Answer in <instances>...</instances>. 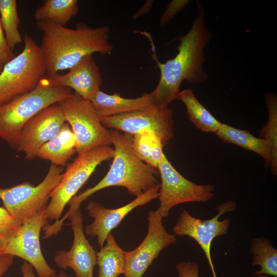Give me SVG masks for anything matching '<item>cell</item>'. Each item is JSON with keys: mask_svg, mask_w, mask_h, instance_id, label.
<instances>
[{"mask_svg": "<svg viewBox=\"0 0 277 277\" xmlns=\"http://www.w3.org/2000/svg\"><path fill=\"white\" fill-rule=\"evenodd\" d=\"M196 4L198 16L193 21L190 30L175 39L180 41L177 54L165 63L158 60L150 34L143 32L151 43V56L156 63L155 67L160 71L159 83L151 92L153 103L157 107H168L171 102L177 99L183 81L197 84L207 80V74L203 68L205 61L204 49L212 35L205 26V10L199 2Z\"/></svg>", "mask_w": 277, "mask_h": 277, "instance_id": "cell-1", "label": "cell"}, {"mask_svg": "<svg viewBox=\"0 0 277 277\" xmlns=\"http://www.w3.org/2000/svg\"><path fill=\"white\" fill-rule=\"evenodd\" d=\"M36 25L42 33L39 48L48 76L69 70L86 56L109 54L113 50L107 26L91 28L79 22L70 29L49 21H37Z\"/></svg>", "mask_w": 277, "mask_h": 277, "instance_id": "cell-2", "label": "cell"}, {"mask_svg": "<svg viewBox=\"0 0 277 277\" xmlns=\"http://www.w3.org/2000/svg\"><path fill=\"white\" fill-rule=\"evenodd\" d=\"M110 132L114 153L108 172L95 186L72 197L68 203L69 210L80 207L91 195L109 187H124L130 194L137 197L159 184L156 178L159 176L157 169L136 155L131 147L130 135L114 129Z\"/></svg>", "mask_w": 277, "mask_h": 277, "instance_id": "cell-3", "label": "cell"}, {"mask_svg": "<svg viewBox=\"0 0 277 277\" xmlns=\"http://www.w3.org/2000/svg\"><path fill=\"white\" fill-rule=\"evenodd\" d=\"M73 94L70 89L54 84L46 75L31 91L0 105V139L16 149L21 131L27 122L45 108Z\"/></svg>", "mask_w": 277, "mask_h": 277, "instance_id": "cell-4", "label": "cell"}, {"mask_svg": "<svg viewBox=\"0 0 277 277\" xmlns=\"http://www.w3.org/2000/svg\"><path fill=\"white\" fill-rule=\"evenodd\" d=\"M23 41L22 52L4 65L0 74V105L31 91L46 75L39 46L28 35Z\"/></svg>", "mask_w": 277, "mask_h": 277, "instance_id": "cell-5", "label": "cell"}, {"mask_svg": "<svg viewBox=\"0 0 277 277\" xmlns=\"http://www.w3.org/2000/svg\"><path fill=\"white\" fill-rule=\"evenodd\" d=\"M114 153L113 148L110 146L97 147L78 154L71 163L67 165L61 181L50 194V201L45 209L47 219L58 221L66 205L96 168L102 162L113 159Z\"/></svg>", "mask_w": 277, "mask_h": 277, "instance_id": "cell-6", "label": "cell"}, {"mask_svg": "<svg viewBox=\"0 0 277 277\" xmlns=\"http://www.w3.org/2000/svg\"><path fill=\"white\" fill-rule=\"evenodd\" d=\"M58 104L75 136L78 154L112 144L110 131L103 125L88 100L74 93Z\"/></svg>", "mask_w": 277, "mask_h": 277, "instance_id": "cell-7", "label": "cell"}, {"mask_svg": "<svg viewBox=\"0 0 277 277\" xmlns=\"http://www.w3.org/2000/svg\"><path fill=\"white\" fill-rule=\"evenodd\" d=\"M63 168L50 166L44 180L34 186L25 182L9 188L0 187V199L3 207L22 224L48 204L50 194L62 177Z\"/></svg>", "mask_w": 277, "mask_h": 277, "instance_id": "cell-8", "label": "cell"}, {"mask_svg": "<svg viewBox=\"0 0 277 277\" xmlns=\"http://www.w3.org/2000/svg\"><path fill=\"white\" fill-rule=\"evenodd\" d=\"M66 219L70 221L73 233V243L69 251L62 250L56 253L54 262L61 269L70 268L75 277H93L94 268L97 265L96 252L85 236L80 207L69 210L62 219L46 226L44 234L49 238L57 234Z\"/></svg>", "mask_w": 277, "mask_h": 277, "instance_id": "cell-9", "label": "cell"}, {"mask_svg": "<svg viewBox=\"0 0 277 277\" xmlns=\"http://www.w3.org/2000/svg\"><path fill=\"white\" fill-rule=\"evenodd\" d=\"M157 170L161 179L157 210L163 217H167L175 205L186 202H206L213 198L214 185L197 184L187 179L173 167L165 154Z\"/></svg>", "mask_w": 277, "mask_h": 277, "instance_id": "cell-10", "label": "cell"}, {"mask_svg": "<svg viewBox=\"0 0 277 277\" xmlns=\"http://www.w3.org/2000/svg\"><path fill=\"white\" fill-rule=\"evenodd\" d=\"M45 208L26 219L17 231L0 248V254L17 256L30 264L38 277H53L56 272L46 261L41 248V231L49 224Z\"/></svg>", "mask_w": 277, "mask_h": 277, "instance_id": "cell-11", "label": "cell"}, {"mask_svg": "<svg viewBox=\"0 0 277 277\" xmlns=\"http://www.w3.org/2000/svg\"><path fill=\"white\" fill-rule=\"evenodd\" d=\"M236 207L234 201L229 200L217 207L216 214L207 220H201L192 216L186 209L179 215L173 228L174 234L188 236L193 239L203 250L213 277H217L212 260L211 247L214 239L226 234L229 229L230 220L222 221L220 217L225 213L234 211Z\"/></svg>", "mask_w": 277, "mask_h": 277, "instance_id": "cell-12", "label": "cell"}, {"mask_svg": "<svg viewBox=\"0 0 277 277\" xmlns=\"http://www.w3.org/2000/svg\"><path fill=\"white\" fill-rule=\"evenodd\" d=\"M173 110L169 107L148 109L101 118L103 125L130 135L149 131L154 132L166 145L173 137Z\"/></svg>", "mask_w": 277, "mask_h": 277, "instance_id": "cell-13", "label": "cell"}, {"mask_svg": "<svg viewBox=\"0 0 277 277\" xmlns=\"http://www.w3.org/2000/svg\"><path fill=\"white\" fill-rule=\"evenodd\" d=\"M163 218L157 209L149 212L146 237L136 248L126 252L125 277H142L161 252L176 243V235L166 231Z\"/></svg>", "mask_w": 277, "mask_h": 277, "instance_id": "cell-14", "label": "cell"}, {"mask_svg": "<svg viewBox=\"0 0 277 277\" xmlns=\"http://www.w3.org/2000/svg\"><path fill=\"white\" fill-rule=\"evenodd\" d=\"M66 122L58 104L49 106L26 123L16 150L23 152L26 160H33L41 146L55 136Z\"/></svg>", "mask_w": 277, "mask_h": 277, "instance_id": "cell-15", "label": "cell"}, {"mask_svg": "<svg viewBox=\"0 0 277 277\" xmlns=\"http://www.w3.org/2000/svg\"><path fill=\"white\" fill-rule=\"evenodd\" d=\"M160 184L135 197L131 202L119 208L109 209L94 201L89 202L86 209L93 222L88 225L85 233L91 237H96L97 244L102 247L108 235L116 228L126 215L137 207L144 205L159 196Z\"/></svg>", "mask_w": 277, "mask_h": 277, "instance_id": "cell-16", "label": "cell"}, {"mask_svg": "<svg viewBox=\"0 0 277 277\" xmlns=\"http://www.w3.org/2000/svg\"><path fill=\"white\" fill-rule=\"evenodd\" d=\"M48 77L54 84L73 89L87 100L100 89L103 82L101 72L92 55L84 57L68 73Z\"/></svg>", "mask_w": 277, "mask_h": 277, "instance_id": "cell-17", "label": "cell"}, {"mask_svg": "<svg viewBox=\"0 0 277 277\" xmlns=\"http://www.w3.org/2000/svg\"><path fill=\"white\" fill-rule=\"evenodd\" d=\"M88 101L101 118L144 110L156 106L151 92L144 93L135 98H127L116 93L108 94L99 89Z\"/></svg>", "mask_w": 277, "mask_h": 277, "instance_id": "cell-18", "label": "cell"}, {"mask_svg": "<svg viewBox=\"0 0 277 277\" xmlns=\"http://www.w3.org/2000/svg\"><path fill=\"white\" fill-rule=\"evenodd\" d=\"M76 152L75 136L69 125L66 122L60 132L43 145L37 157L49 161L52 165L64 167Z\"/></svg>", "mask_w": 277, "mask_h": 277, "instance_id": "cell-19", "label": "cell"}, {"mask_svg": "<svg viewBox=\"0 0 277 277\" xmlns=\"http://www.w3.org/2000/svg\"><path fill=\"white\" fill-rule=\"evenodd\" d=\"M215 134L225 143L237 145L257 153L264 159L265 167L267 168L270 167V147L265 138L255 137L247 130L237 129L223 123Z\"/></svg>", "mask_w": 277, "mask_h": 277, "instance_id": "cell-20", "label": "cell"}, {"mask_svg": "<svg viewBox=\"0 0 277 277\" xmlns=\"http://www.w3.org/2000/svg\"><path fill=\"white\" fill-rule=\"evenodd\" d=\"M105 242V245L96 252L98 277H117L124 273L127 251L119 246L111 232Z\"/></svg>", "mask_w": 277, "mask_h": 277, "instance_id": "cell-21", "label": "cell"}, {"mask_svg": "<svg viewBox=\"0 0 277 277\" xmlns=\"http://www.w3.org/2000/svg\"><path fill=\"white\" fill-rule=\"evenodd\" d=\"M177 99L184 103L190 121L199 129L214 133L219 130L222 123L199 101L192 89H186L180 91Z\"/></svg>", "mask_w": 277, "mask_h": 277, "instance_id": "cell-22", "label": "cell"}, {"mask_svg": "<svg viewBox=\"0 0 277 277\" xmlns=\"http://www.w3.org/2000/svg\"><path fill=\"white\" fill-rule=\"evenodd\" d=\"M77 0H46L36 9L34 17L37 21H49L65 26L78 13Z\"/></svg>", "mask_w": 277, "mask_h": 277, "instance_id": "cell-23", "label": "cell"}, {"mask_svg": "<svg viewBox=\"0 0 277 277\" xmlns=\"http://www.w3.org/2000/svg\"><path fill=\"white\" fill-rule=\"evenodd\" d=\"M130 143L136 155L145 163L157 169L163 155L164 145L153 132L145 131L130 135Z\"/></svg>", "mask_w": 277, "mask_h": 277, "instance_id": "cell-24", "label": "cell"}, {"mask_svg": "<svg viewBox=\"0 0 277 277\" xmlns=\"http://www.w3.org/2000/svg\"><path fill=\"white\" fill-rule=\"evenodd\" d=\"M250 247L252 265L260 266V270L254 273L277 277V249L271 242L264 237L255 238Z\"/></svg>", "mask_w": 277, "mask_h": 277, "instance_id": "cell-25", "label": "cell"}, {"mask_svg": "<svg viewBox=\"0 0 277 277\" xmlns=\"http://www.w3.org/2000/svg\"><path fill=\"white\" fill-rule=\"evenodd\" d=\"M0 22L8 45L13 50L23 41L18 29L20 18L16 0H0Z\"/></svg>", "mask_w": 277, "mask_h": 277, "instance_id": "cell-26", "label": "cell"}, {"mask_svg": "<svg viewBox=\"0 0 277 277\" xmlns=\"http://www.w3.org/2000/svg\"><path fill=\"white\" fill-rule=\"evenodd\" d=\"M265 99L268 109V122L260 131V137L266 140L270 147V167L274 175L277 174V97L272 93H266Z\"/></svg>", "mask_w": 277, "mask_h": 277, "instance_id": "cell-27", "label": "cell"}, {"mask_svg": "<svg viewBox=\"0 0 277 277\" xmlns=\"http://www.w3.org/2000/svg\"><path fill=\"white\" fill-rule=\"evenodd\" d=\"M22 224L4 207H0V248L17 231Z\"/></svg>", "mask_w": 277, "mask_h": 277, "instance_id": "cell-28", "label": "cell"}, {"mask_svg": "<svg viewBox=\"0 0 277 277\" xmlns=\"http://www.w3.org/2000/svg\"><path fill=\"white\" fill-rule=\"evenodd\" d=\"M189 2L188 0H173L168 3L160 18V27L162 28L165 26L175 15L187 6Z\"/></svg>", "mask_w": 277, "mask_h": 277, "instance_id": "cell-29", "label": "cell"}, {"mask_svg": "<svg viewBox=\"0 0 277 277\" xmlns=\"http://www.w3.org/2000/svg\"><path fill=\"white\" fill-rule=\"evenodd\" d=\"M179 277H199V266L197 263L182 261L176 264Z\"/></svg>", "mask_w": 277, "mask_h": 277, "instance_id": "cell-30", "label": "cell"}, {"mask_svg": "<svg viewBox=\"0 0 277 277\" xmlns=\"http://www.w3.org/2000/svg\"><path fill=\"white\" fill-rule=\"evenodd\" d=\"M16 56L7 42L0 22V62L5 65Z\"/></svg>", "mask_w": 277, "mask_h": 277, "instance_id": "cell-31", "label": "cell"}, {"mask_svg": "<svg viewBox=\"0 0 277 277\" xmlns=\"http://www.w3.org/2000/svg\"><path fill=\"white\" fill-rule=\"evenodd\" d=\"M13 256L0 254V277L2 276L13 265Z\"/></svg>", "mask_w": 277, "mask_h": 277, "instance_id": "cell-32", "label": "cell"}, {"mask_svg": "<svg viewBox=\"0 0 277 277\" xmlns=\"http://www.w3.org/2000/svg\"><path fill=\"white\" fill-rule=\"evenodd\" d=\"M153 2V1H147L145 4L133 14L132 18L136 19L145 14L148 13L152 8Z\"/></svg>", "mask_w": 277, "mask_h": 277, "instance_id": "cell-33", "label": "cell"}, {"mask_svg": "<svg viewBox=\"0 0 277 277\" xmlns=\"http://www.w3.org/2000/svg\"><path fill=\"white\" fill-rule=\"evenodd\" d=\"M21 271L22 277H37L34 274L33 267L26 261L21 265Z\"/></svg>", "mask_w": 277, "mask_h": 277, "instance_id": "cell-34", "label": "cell"}, {"mask_svg": "<svg viewBox=\"0 0 277 277\" xmlns=\"http://www.w3.org/2000/svg\"><path fill=\"white\" fill-rule=\"evenodd\" d=\"M249 277H275L264 273H254L253 275Z\"/></svg>", "mask_w": 277, "mask_h": 277, "instance_id": "cell-35", "label": "cell"}, {"mask_svg": "<svg viewBox=\"0 0 277 277\" xmlns=\"http://www.w3.org/2000/svg\"><path fill=\"white\" fill-rule=\"evenodd\" d=\"M53 277H72V276L67 275L65 272H64L63 271H60L57 274H56Z\"/></svg>", "mask_w": 277, "mask_h": 277, "instance_id": "cell-36", "label": "cell"}, {"mask_svg": "<svg viewBox=\"0 0 277 277\" xmlns=\"http://www.w3.org/2000/svg\"><path fill=\"white\" fill-rule=\"evenodd\" d=\"M4 65V64H3L1 62H0V74L1 73L3 70Z\"/></svg>", "mask_w": 277, "mask_h": 277, "instance_id": "cell-37", "label": "cell"}]
</instances>
